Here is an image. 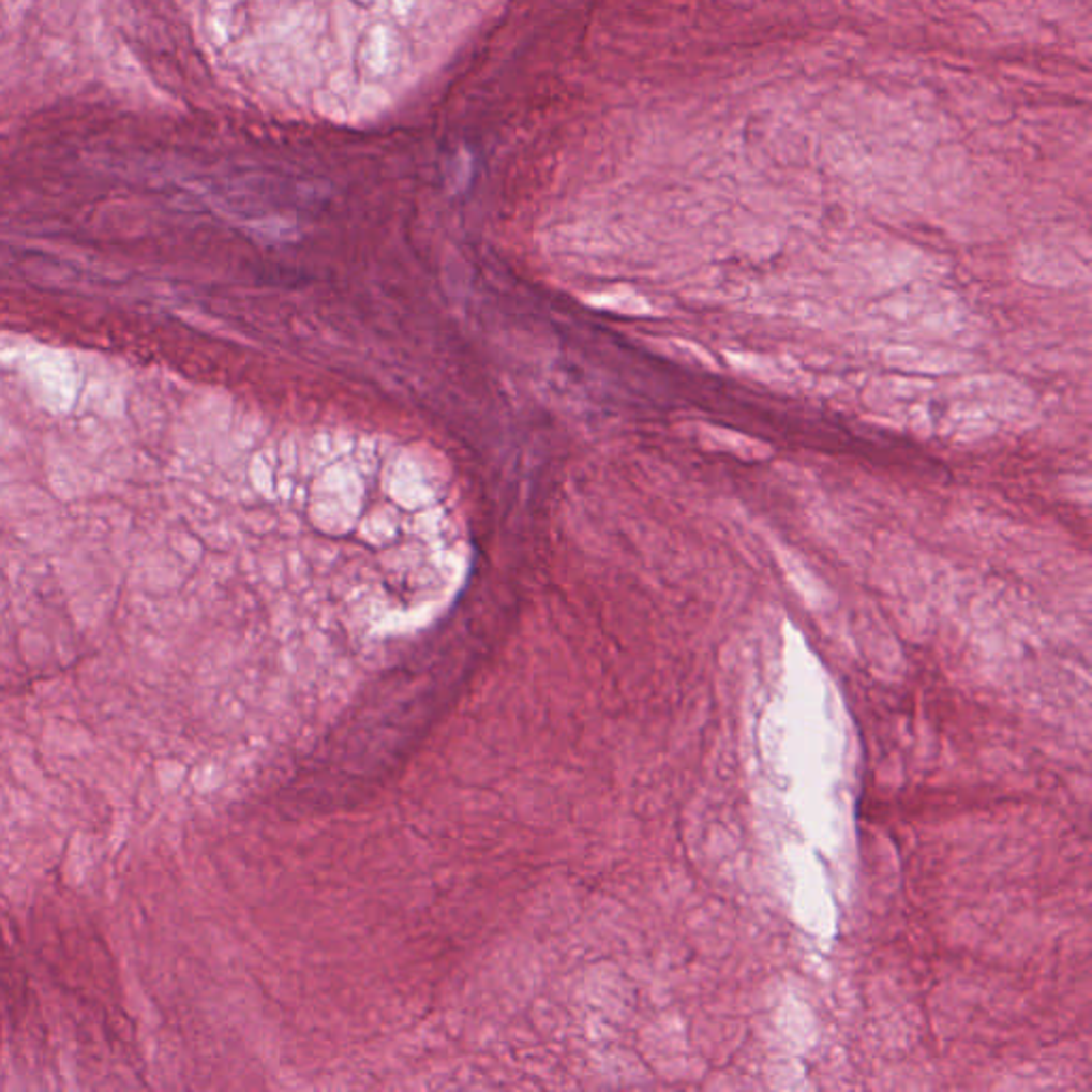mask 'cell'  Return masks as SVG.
Returning a JSON list of instances; mask_svg holds the SVG:
<instances>
[{
    "label": "cell",
    "instance_id": "obj_1",
    "mask_svg": "<svg viewBox=\"0 0 1092 1092\" xmlns=\"http://www.w3.org/2000/svg\"><path fill=\"white\" fill-rule=\"evenodd\" d=\"M691 437L708 450L728 452L743 461H764L773 454L771 444L756 439V437L745 436L741 432L717 428V425L695 423V425H691Z\"/></svg>",
    "mask_w": 1092,
    "mask_h": 1092
}]
</instances>
